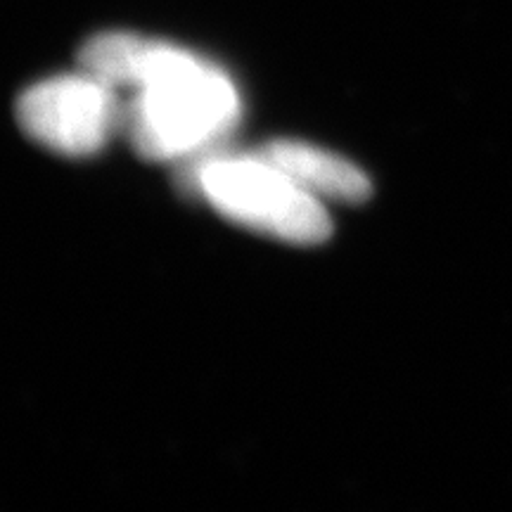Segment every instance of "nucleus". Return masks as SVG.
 Returning <instances> with one entry per match:
<instances>
[{
    "label": "nucleus",
    "mask_w": 512,
    "mask_h": 512,
    "mask_svg": "<svg viewBox=\"0 0 512 512\" xmlns=\"http://www.w3.org/2000/svg\"><path fill=\"white\" fill-rule=\"evenodd\" d=\"M136 98L124 107V131L140 157L171 162L207 150L240 117V98L221 69L171 43L145 38Z\"/></svg>",
    "instance_id": "1"
},
{
    "label": "nucleus",
    "mask_w": 512,
    "mask_h": 512,
    "mask_svg": "<svg viewBox=\"0 0 512 512\" xmlns=\"http://www.w3.org/2000/svg\"><path fill=\"white\" fill-rule=\"evenodd\" d=\"M197 190L226 219L292 245H318L332 233L318 197L254 152L207 159L197 169Z\"/></svg>",
    "instance_id": "2"
},
{
    "label": "nucleus",
    "mask_w": 512,
    "mask_h": 512,
    "mask_svg": "<svg viewBox=\"0 0 512 512\" xmlns=\"http://www.w3.org/2000/svg\"><path fill=\"white\" fill-rule=\"evenodd\" d=\"M17 121L48 150L88 157L124 126V107L110 83L81 69L31 86L17 102Z\"/></svg>",
    "instance_id": "3"
},
{
    "label": "nucleus",
    "mask_w": 512,
    "mask_h": 512,
    "mask_svg": "<svg viewBox=\"0 0 512 512\" xmlns=\"http://www.w3.org/2000/svg\"><path fill=\"white\" fill-rule=\"evenodd\" d=\"M275 169L283 171L292 183L311 192L313 197L358 204L368 200L373 185L358 166L347 159L320 150L299 140H273L254 152Z\"/></svg>",
    "instance_id": "4"
}]
</instances>
